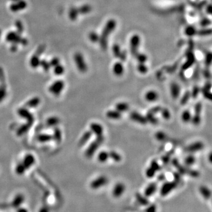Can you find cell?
<instances>
[{
    "label": "cell",
    "instance_id": "obj_34",
    "mask_svg": "<svg viewBox=\"0 0 212 212\" xmlns=\"http://www.w3.org/2000/svg\"><path fill=\"white\" fill-rule=\"evenodd\" d=\"M196 162V158L193 155H189L184 159V163L187 166H192Z\"/></svg>",
    "mask_w": 212,
    "mask_h": 212
},
{
    "label": "cell",
    "instance_id": "obj_44",
    "mask_svg": "<svg viewBox=\"0 0 212 212\" xmlns=\"http://www.w3.org/2000/svg\"><path fill=\"white\" fill-rule=\"evenodd\" d=\"M137 70L141 74H146L148 71L147 66L144 63H139L137 66Z\"/></svg>",
    "mask_w": 212,
    "mask_h": 212
},
{
    "label": "cell",
    "instance_id": "obj_6",
    "mask_svg": "<svg viewBox=\"0 0 212 212\" xmlns=\"http://www.w3.org/2000/svg\"><path fill=\"white\" fill-rule=\"evenodd\" d=\"M18 114L23 118L27 120V122L33 124L34 122V117L26 108H20L17 111Z\"/></svg>",
    "mask_w": 212,
    "mask_h": 212
},
{
    "label": "cell",
    "instance_id": "obj_41",
    "mask_svg": "<svg viewBox=\"0 0 212 212\" xmlns=\"http://www.w3.org/2000/svg\"><path fill=\"white\" fill-rule=\"evenodd\" d=\"M135 57L136 58V59L140 63H144L147 60V57L146 55H144L143 54H140L139 52Z\"/></svg>",
    "mask_w": 212,
    "mask_h": 212
},
{
    "label": "cell",
    "instance_id": "obj_46",
    "mask_svg": "<svg viewBox=\"0 0 212 212\" xmlns=\"http://www.w3.org/2000/svg\"><path fill=\"white\" fill-rule=\"evenodd\" d=\"M151 168H153L156 172L157 171H159L161 169V167L159 165V164L157 163V161H155L154 160H152L150 163V166Z\"/></svg>",
    "mask_w": 212,
    "mask_h": 212
},
{
    "label": "cell",
    "instance_id": "obj_52",
    "mask_svg": "<svg viewBox=\"0 0 212 212\" xmlns=\"http://www.w3.org/2000/svg\"><path fill=\"white\" fill-rule=\"evenodd\" d=\"M89 38L93 42H97L99 41L100 37L97 34L96 32H91L90 35H89Z\"/></svg>",
    "mask_w": 212,
    "mask_h": 212
},
{
    "label": "cell",
    "instance_id": "obj_27",
    "mask_svg": "<svg viewBox=\"0 0 212 212\" xmlns=\"http://www.w3.org/2000/svg\"><path fill=\"white\" fill-rule=\"evenodd\" d=\"M109 158L108 152L106 151H102L98 154L97 159L100 163H105Z\"/></svg>",
    "mask_w": 212,
    "mask_h": 212
},
{
    "label": "cell",
    "instance_id": "obj_24",
    "mask_svg": "<svg viewBox=\"0 0 212 212\" xmlns=\"http://www.w3.org/2000/svg\"><path fill=\"white\" fill-rule=\"evenodd\" d=\"M129 105L127 103L124 102L118 103L116 105V110L120 113L125 112V111H128L129 110Z\"/></svg>",
    "mask_w": 212,
    "mask_h": 212
},
{
    "label": "cell",
    "instance_id": "obj_47",
    "mask_svg": "<svg viewBox=\"0 0 212 212\" xmlns=\"http://www.w3.org/2000/svg\"><path fill=\"white\" fill-rule=\"evenodd\" d=\"M200 191L204 196H205L206 197H208L210 195V191L209 190V189L205 187V186H202L200 188Z\"/></svg>",
    "mask_w": 212,
    "mask_h": 212
},
{
    "label": "cell",
    "instance_id": "obj_8",
    "mask_svg": "<svg viewBox=\"0 0 212 212\" xmlns=\"http://www.w3.org/2000/svg\"><path fill=\"white\" fill-rule=\"evenodd\" d=\"M204 148V144L201 141H196L190 144L186 149L185 151L189 153H195L202 150Z\"/></svg>",
    "mask_w": 212,
    "mask_h": 212
},
{
    "label": "cell",
    "instance_id": "obj_12",
    "mask_svg": "<svg viewBox=\"0 0 212 212\" xmlns=\"http://www.w3.org/2000/svg\"><path fill=\"white\" fill-rule=\"evenodd\" d=\"M170 93L173 99H177L180 93V87L176 83H172L170 85Z\"/></svg>",
    "mask_w": 212,
    "mask_h": 212
},
{
    "label": "cell",
    "instance_id": "obj_29",
    "mask_svg": "<svg viewBox=\"0 0 212 212\" xmlns=\"http://www.w3.org/2000/svg\"><path fill=\"white\" fill-rule=\"evenodd\" d=\"M52 139V136L47 134H41L37 137V140L40 143H47Z\"/></svg>",
    "mask_w": 212,
    "mask_h": 212
},
{
    "label": "cell",
    "instance_id": "obj_26",
    "mask_svg": "<svg viewBox=\"0 0 212 212\" xmlns=\"http://www.w3.org/2000/svg\"><path fill=\"white\" fill-rule=\"evenodd\" d=\"M181 117L182 121L184 122V123H188V122L191 121L192 116L190 111L188 110H186L184 111H183Z\"/></svg>",
    "mask_w": 212,
    "mask_h": 212
},
{
    "label": "cell",
    "instance_id": "obj_48",
    "mask_svg": "<svg viewBox=\"0 0 212 212\" xmlns=\"http://www.w3.org/2000/svg\"><path fill=\"white\" fill-rule=\"evenodd\" d=\"M202 110V104L201 102H198L196 104L195 107V113L196 114H200Z\"/></svg>",
    "mask_w": 212,
    "mask_h": 212
},
{
    "label": "cell",
    "instance_id": "obj_33",
    "mask_svg": "<svg viewBox=\"0 0 212 212\" xmlns=\"http://www.w3.org/2000/svg\"><path fill=\"white\" fill-rule=\"evenodd\" d=\"M191 97V93L189 91H186L184 94H183V96H182L181 100H180V104L182 106H184L186 105L188 102L189 101L190 98Z\"/></svg>",
    "mask_w": 212,
    "mask_h": 212
},
{
    "label": "cell",
    "instance_id": "obj_51",
    "mask_svg": "<svg viewBox=\"0 0 212 212\" xmlns=\"http://www.w3.org/2000/svg\"><path fill=\"white\" fill-rule=\"evenodd\" d=\"M162 108L160 106H155V107H153L151 108H150L148 112L150 113H151L153 114H157V113L160 112Z\"/></svg>",
    "mask_w": 212,
    "mask_h": 212
},
{
    "label": "cell",
    "instance_id": "obj_21",
    "mask_svg": "<svg viewBox=\"0 0 212 212\" xmlns=\"http://www.w3.org/2000/svg\"><path fill=\"white\" fill-rule=\"evenodd\" d=\"M40 102L41 100L39 97H34L31 98L26 102V106L29 108H34L37 107L40 104Z\"/></svg>",
    "mask_w": 212,
    "mask_h": 212
},
{
    "label": "cell",
    "instance_id": "obj_62",
    "mask_svg": "<svg viewBox=\"0 0 212 212\" xmlns=\"http://www.w3.org/2000/svg\"><path fill=\"white\" fill-rule=\"evenodd\" d=\"M0 36H1V31H0Z\"/></svg>",
    "mask_w": 212,
    "mask_h": 212
},
{
    "label": "cell",
    "instance_id": "obj_57",
    "mask_svg": "<svg viewBox=\"0 0 212 212\" xmlns=\"http://www.w3.org/2000/svg\"><path fill=\"white\" fill-rule=\"evenodd\" d=\"M50 64L51 66H52V67L56 66L57 65L59 64V60L58 59H54L51 61V63Z\"/></svg>",
    "mask_w": 212,
    "mask_h": 212
},
{
    "label": "cell",
    "instance_id": "obj_2",
    "mask_svg": "<svg viewBox=\"0 0 212 212\" xmlns=\"http://www.w3.org/2000/svg\"><path fill=\"white\" fill-rule=\"evenodd\" d=\"M104 137L103 136V135L97 136L95 140H94L87 149L85 152V155L86 157L87 158H92L96 153L100 145L104 142Z\"/></svg>",
    "mask_w": 212,
    "mask_h": 212
},
{
    "label": "cell",
    "instance_id": "obj_55",
    "mask_svg": "<svg viewBox=\"0 0 212 212\" xmlns=\"http://www.w3.org/2000/svg\"><path fill=\"white\" fill-rule=\"evenodd\" d=\"M40 65H42V67L44 69V70L46 71H48L50 68V64L46 62V61H43L42 62L40 63Z\"/></svg>",
    "mask_w": 212,
    "mask_h": 212
},
{
    "label": "cell",
    "instance_id": "obj_15",
    "mask_svg": "<svg viewBox=\"0 0 212 212\" xmlns=\"http://www.w3.org/2000/svg\"><path fill=\"white\" fill-rule=\"evenodd\" d=\"M159 97V94L154 90H150L145 94V99L149 102H154L157 101Z\"/></svg>",
    "mask_w": 212,
    "mask_h": 212
},
{
    "label": "cell",
    "instance_id": "obj_43",
    "mask_svg": "<svg viewBox=\"0 0 212 212\" xmlns=\"http://www.w3.org/2000/svg\"><path fill=\"white\" fill-rule=\"evenodd\" d=\"M200 90H201V89H200V88L199 86L195 85L193 88L192 92H190V93H191V97H193V98H196L198 97V96H199V93L200 92Z\"/></svg>",
    "mask_w": 212,
    "mask_h": 212
},
{
    "label": "cell",
    "instance_id": "obj_23",
    "mask_svg": "<svg viewBox=\"0 0 212 212\" xmlns=\"http://www.w3.org/2000/svg\"><path fill=\"white\" fill-rule=\"evenodd\" d=\"M60 120L58 117L51 116L46 120V124L48 127H55L60 123Z\"/></svg>",
    "mask_w": 212,
    "mask_h": 212
},
{
    "label": "cell",
    "instance_id": "obj_9",
    "mask_svg": "<svg viewBox=\"0 0 212 212\" xmlns=\"http://www.w3.org/2000/svg\"><path fill=\"white\" fill-rule=\"evenodd\" d=\"M108 182L107 178L104 176H100L96 179L93 180L91 184V186L94 189H97L98 188L101 187L103 186H105Z\"/></svg>",
    "mask_w": 212,
    "mask_h": 212
},
{
    "label": "cell",
    "instance_id": "obj_32",
    "mask_svg": "<svg viewBox=\"0 0 212 212\" xmlns=\"http://www.w3.org/2000/svg\"><path fill=\"white\" fill-rule=\"evenodd\" d=\"M147 122H150L151 125H157L159 122V120L157 119V118H156L154 116V114H153L151 113H150L149 112H147V114H146V117Z\"/></svg>",
    "mask_w": 212,
    "mask_h": 212
},
{
    "label": "cell",
    "instance_id": "obj_35",
    "mask_svg": "<svg viewBox=\"0 0 212 212\" xmlns=\"http://www.w3.org/2000/svg\"><path fill=\"white\" fill-rule=\"evenodd\" d=\"M167 135L163 131H157V133H156L155 134V139H157V140L159 141H165L167 139Z\"/></svg>",
    "mask_w": 212,
    "mask_h": 212
},
{
    "label": "cell",
    "instance_id": "obj_60",
    "mask_svg": "<svg viewBox=\"0 0 212 212\" xmlns=\"http://www.w3.org/2000/svg\"><path fill=\"white\" fill-rule=\"evenodd\" d=\"M174 177L176 178V180H179L180 179V174L177 173H174Z\"/></svg>",
    "mask_w": 212,
    "mask_h": 212
},
{
    "label": "cell",
    "instance_id": "obj_61",
    "mask_svg": "<svg viewBox=\"0 0 212 212\" xmlns=\"http://www.w3.org/2000/svg\"><path fill=\"white\" fill-rule=\"evenodd\" d=\"M211 156H212V155H211V154L210 153V155H209V160H210V162H211Z\"/></svg>",
    "mask_w": 212,
    "mask_h": 212
},
{
    "label": "cell",
    "instance_id": "obj_36",
    "mask_svg": "<svg viewBox=\"0 0 212 212\" xmlns=\"http://www.w3.org/2000/svg\"><path fill=\"white\" fill-rule=\"evenodd\" d=\"M40 60L38 57L34 56L30 60V64L32 68H37L40 65Z\"/></svg>",
    "mask_w": 212,
    "mask_h": 212
},
{
    "label": "cell",
    "instance_id": "obj_56",
    "mask_svg": "<svg viewBox=\"0 0 212 212\" xmlns=\"http://www.w3.org/2000/svg\"><path fill=\"white\" fill-rule=\"evenodd\" d=\"M0 82L1 83H5V78L4 75L3 70L0 68Z\"/></svg>",
    "mask_w": 212,
    "mask_h": 212
},
{
    "label": "cell",
    "instance_id": "obj_3",
    "mask_svg": "<svg viewBox=\"0 0 212 212\" xmlns=\"http://www.w3.org/2000/svg\"><path fill=\"white\" fill-rule=\"evenodd\" d=\"M74 61L77 69H79V70L81 73H84L87 72L88 70V67L81 54L77 53L74 55Z\"/></svg>",
    "mask_w": 212,
    "mask_h": 212
},
{
    "label": "cell",
    "instance_id": "obj_19",
    "mask_svg": "<svg viewBox=\"0 0 212 212\" xmlns=\"http://www.w3.org/2000/svg\"><path fill=\"white\" fill-rule=\"evenodd\" d=\"M113 51L114 55L116 58H119L121 60H125L126 59V54L125 52H121V51L120 50V47L118 45L115 44V45L113 47Z\"/></svg>",
    "mask_w": 212,
    "mask_h": 212
},
{
    "label": "cell",
    "instance_id": "obj_11",
    "mask_svg": "<svg viewBox=\"0 0 212 212\" xmlns=\"http://www.w3.org/2000/svg\"><path fill=\"white\" fill-rule=\"evenodd\" d=\"M90 130L92 133H94L96 136L103 135V127L100 124L97 123V122H93L90 125Z\"/></svg>",
    "mask_w": 212,
    "mask_h": 212
},
{
    "label": "cell",
    "instance_id": "obj_20",
    "mask_svg": "<svg viewBox=\"0 0 212 212\" xmlns=\"http://www.w3.org/2000/svg\"><path fill=\"white\" fill-rule=\"evenodd\" d=\"M107 118L112 120H119L121 118V113L117 110H109L106 113Z\"/></svg>",
    "mask_w": 212,
    "mask_h": 212
},
{
    "label": "cell",
    "instance_id": "obj_13",
    "mask_svg": "<svg viewBox=\"0 0 212 212\" xmlns=\"http://www.w3.org/2000/svg\"><path fill=\"white\" fill-rule=\"evenodd\" d=\"M176 184H177L176 182H167L164 183L162 187V194L163 195L168 194V193L171 192L174 188L176 187Z\"/></svg>",
    "mask_w": 212,
    "mask_h": 212
},
{
    "label": "cell",
    "instance_id": "obj_50",
    "mask_svg": "<svg viewBox=\"0 0 212 212\" xmlns=\"http://www.w3.org/2000/svg\"><path fill=\"white\" fill-rule=\"evenodd\" d=\"M200 92H202L203 96L207 100H211V93L210 92V90H204V89L202 88L200 90Z\"/></svg>",
    "mask_w": 212,
    "mask_h": 212
},
{
    "label": "cell",
    "instance_id": "obj_18",
    "mask_svg": "<svg viewBox=\"0 0 212 212\" xmlns=\"http://www.w3.org/2000/svg\"><path fill=\"white\" fill-rule=\"evenodd\" d=\"M124 70L125 69L123 65L121 63L117 62L114 64L113 67V71L116 76H121L124 73Z\"/></svg>",
    "mask_w": 212,
    "mask_h": 212
},
{
    "label": "cell",
    "instance_id": "obj_54",
    "mask_svg": "<svg viewBox=\"0 0 212 212\" xmlns=\"http://www.w3.org/2000/svg\"><path fill=\"white\" fill-rule=\"evenodd\" d=\"M186 33L187 36H192L193 35L195 34V29L193 27H189L188 28H187V29L186 30Z\"/></svg>",
    "mask_w": 212,
    "mask_h": 212
},
{
    "label": "cell",
    "instance_id": "obj_5",
    "mask_svg": "<svg viewBox=\"0 0 212 212\" xmlns=\"http://www.w3.org/2000/svg\"><path fill=\"white\" fill-rule=\"evenodd\" d=\"M140 43V38L138 35H134L130 40V51L131 53L135 56L139 52L138 49Z\"/></svg>",
    "mask_w": 212,
    "mask_h": 212
},
{
    "label": "cell",
    "instance_id": "obj_10",
    "mask_svg": "<svg viewBox=\"0 0 212 212\" xmlns=\"http://www.w3.org/2000/svg\"><path fill=\"white\" fill-rule=\"evenodd\" d=\"M36 162V159L34 155L32 154H27L23 159V163L24 166L26 167V169L30 168L31 166L34 164Z\"/></svg>",
    "mask_w": 212,
    "mask_h": 212
},
{
    "label": "cell",
    "instance_id": "obj_22",
    "mask_svg": "<svg viewBox=\"0 0 212 212\" xmlns=\"http://www.w3.org/2000/svg\"><path fill=\"white\" fill-rule=\"evenodd\" d=\"M31 126H32V124L29 123V122H27V123L21 125L17 130V135L19 136H23L28 131V130L30 129Z\"/></svg>",
    "mask_w": 212,
    "mask_h": 212
},
{
    "label": "cell",
    "instance_id": "obj_17",
    "mask_svg": "<svg viewBox=\"0 0 212 212\" xmlns=\"http://www.w3.org/2000/svg\"><path fill=\"white\" fill-rule=\"evenodd\" d=\"M92 132L91 131H86L81 137V139L79 140V146L82 147L90 139L92 136Z\"/></svg>",
    "mask_w": 212,
    "mask_h": 212
},
{
    "label": "cell",
    "instance_id": "obj_39",
    "mask_svg": "<svg viewBox=\"0 0 212 212\" xmlns=\"http://www.w3.org/2000/svg\"><path fill=\"white\" fill-rule=\"evenodd\" d=\"M195 62V58L194 56L192 55V56H190L188 58V60L187 61V62L183 65L182 69L183 70H186L187 69H188L189 67L192 65V64L194 63Z\"/></svg>",
    "mask_w": 212,
    "mask_h": 212
},
{
    "label": "cell",
    "instance_id": "obj_38",
    "mask_svg": "<svg viewBox=\"0 0 212 212\" xmlns=\"http://www.w3.org/2000/svg\"><path fill=\"white\" fill-rule=\"evenodd\" d=\"M161 114L162 117H163L164 119L165 120H169L171 117V113L170 112V111L166 108H162L161 111Z\"/></svg>",
    "mask_w": 212,
    "mask_h": 212
},
{
    "label": "cell",
    "instance_id": "obj_59",
    "mask_svg": "<svg viewBox=\"0 0 212 212\" xmlns=\"http://www.w3.org/2000/svg\"><path fill=\"white\" fill-rule=\"evenodd\" d=\"M204 76L205 77V78L206 79H210V73L208 70H205L204 71Z\"/></svg>",
    "mask_w": 212,
    "mask_h": 212
},
{
    "label": "cell",
    "instance_id": "obj_45",
    "mask_svg": "<svg viewBox=\"0 0 212 212\" xmlns=\"http://www.w3.org/2000/svg\"><path fill=\"white\" fill-rule=\"evenodd\" d=\"M191 121L192 122V123L195 126H198V125H199L200 123V122H201L200 114H195V115L193 116V117H192Z\"/></svg>",
    "mask_w": 212,
    "mask_h": 212
},
{
    "label": "cell",
    "instance_id": "obj_42",
    "mask_svg": "<svg viewBox=\"0 0 212 212\" xmlns=\"http://www.w3.org/2000/svg\"><path fill=\"white\" fill-rule=\"evenodd\" d=\"M174 153V150H172L171 151H170L169 153H167L165 155L163 156L162 157V161L164 164H167L170 160V156L172 154H173Z\"/></svg>",
    "mask_w": 212,
    "mask_h": 212
},
{
    "label": "cell",
    "instance_id": "obj_14",
    "mask_svg": "<svg viewBox=\"0 0 212 212\" xmlns=\"http://www.w3.org/2000/svg\"><path fill=\"white\" fill-rule=\"evenodd\" d=\"M172 164L176 167V168L178 170V172H179L180 174H186V173L188 174V173L190 169H188L186 168V167L183 166L179 162H178V161L177 159L174 158L172 160Z\"/></svg>",
    "mask_w": 212,
    "mask_h": 212
},
{
    "label": "cell",
    "instance_id": "obj_58",
    "mask_svg": "<svg viewBox=\"0 0 212 212\" xmlns=\"http://www.w3.org/2000/svg\"><path fill=\"white\" fill-rule=\"evenodd\" d=\"M211 54H209L206 57V64L209 65L211 64Z\"/></svg>",
    "mask_w": 212,
    "mask_h": 212
},
{
    "label": "cell",
    "instance_id": "obj_37",
    "mask_svg": "<svg viewBox=\"0 0 212 212\" xmlns=\"http://www.w3.org/2000/svg\"><path fill=\"white\" fill-rule=\"evenodd\" d=\"M26 170L27 169L26 168V167L24 166V165L22 162L18 163L17 166H16V168H15V171L18 174H22L24 173Z\"/></svg>",
    "mask_w": 212,
    "mask_h": 212
},
{
    "label": "cell",
    "instance_id": "obj_16",
    "mask_svg": "<svg viewBox=\"0 0 212 212\" xmlns=\"http://www.w3.org/2000/svg\"><path fill=\"white\" fill-rule=\"evenodd\" d=\"M125 188L126 187L124 184L118 183L114 186L113 190V194L116 197H119L124 193Z\"/></svg>",
    "mask_w": 212,
    "mask_h": 212
},
{
    "label": "cell",
    "instance_id": "obj_40",
    "mask_svg": "<svg viewBox=\"0 0 212 212\" xmlns=\"http://www.w3.org/2000/svg\"><path fill=\"white\" fill-rule=\"evenodd\" d=\"M54 73L57 75H61L64 73V67L61 65L58 64L56 66L54 67Z\"/></svg>",
    "mask_w": 212,
    "mask_h": 212
},
{
    "label": "cell",
    "instance_id": "obj_30",
    "mask_svg": "<svg viewBox=\"0 0 212 212\" xmlns=\"http://www.w3.org/2000/svg\"><path fill=\"white\" fill-rule=\"evenodd\" d=\"M52 139H54L57 143L61 142V141L62 140V133L60 129L57 127H55L54 129Z\"/></svg>",
    "mask_w": 212,
    "mask_h": 212
},
{
    "label": "cell",
    "instance_id": "obj_4",
    "mask_svg": "<svg viewBox=\"0 0 212 212\" xmlns=\"http://www.w3.org/2000/svg\"><path fill=\"white\" fill-rule=\"evenodd\" d=\"M65 84L62 80H57L54 82L49 87V92L55 96H59L63 92Z\"/></svg>",
    "mask_w": 212,
    "mask_h": 212
},
{
    "label": "cell",
    "instance_id": "obj_31",
    "mask_svg": "<svg viewBox=\"0 0 212 212\" xmlns=\"http://www.w3.org/2000/svg\"><path fill=\"white\" fill-rule=\"evenodd\" d=\"M109 158L113 160L116 162H120L121 160V155L115 151H111L108 152Z\"/></svg>",
    "mask_w": 212,
    "mask_h": 212
},
{
    "label": "cell",
    "instance_id": "obj_53",
    "mask_svg": "<svg viewBox=\"0 0 212 212\" xmlns=\"http://www.w3.org/2000/svg\"><path fill=\"white\" fill-rule=\"evenodd\" d=\"M91 9H92V8H91L90 6L85 5H84V6L81 7V9H80V12L83 14H86V13H88L90 12L91 11Z\"/></svg>",
    "mask_w": 212,
    "mask_h": 212
},
{
    "label": "cell",
    "instance_id": "obj_1",
    "mask_svg": "<svg viewBox=\"0 0 212 212\" xmlns=\"http://www.w3.org/2000/svg\"><path fill=\"white\" fill-rule=\"evenodd\" d=\"M116 25V21L114 20L111 19L107 22L102 31V35L100 36L99 38L100 46H101L102 49L106 50L107 48L108 37L111 34V33L115 30Z\"/></svg>",
    "mask_w": 212,
    "mask_h": 212
},
{
    "label": "cell",
    "instance_id": "obj_7",
    "mask_svg": "<svg viewBox=\"0 0 212 212\" xmlns=\"http://www.w3.org/2000/svg\"><path fill=\"white\" fill-rule=\"evenodd\" d=\"M130 118L131 120L142 125H146L147 123V121L146 117L140 114L139 113L137 112V111H132V112H131L130 114Z\"/></svg>",
    "mask_w": 212,
    "mask_h": 212
},
{
    "label": "cell",
    "instance_id": "obj_28",
    "mask_svg": "<svg viewBox=\"0 0 212 212\" xmlns=\"http://www.w3.org/2000/svg\"><path fill=\"white\" fill-rule=\"evenodd\" d=\"M7 87L5 83L0 84V103L2 102L7 96Z\"/></svg>",
    "mask_w": 212,
    "mask_h": 212
},
{
    "label": "cell",
    "instance_id": "obj_49",
    "mask_svg": "<svg viewBox=\"0 0 212 212\" xmlns=\"http://www.w3.org/2000/svg\"><path fill=\"white\" fill-rule=\"evenodd\" d=\"M155 173L156 172L153 168H151V167H149L146 171V175L147 177L151 178L154 176Z\"/></svg>",
    "mask_w": 212,
    "mask_h": 212
},
{
    "label": "cell",
    "instance_id": "obj_25",
    "mask_svg": "<svg viewBox=\"0 0 212 212\" xmlns=\"http://www.w3.org/2000/svg\"><path fill=\"white\" fill-rule=\"evenodd\" d=\"M157 188V184L155 183H150L145 190V195L146 196H151L152 195L154 192L156 190Z\"/></svg>",
    "mask_w": 212,
    "mask_h": 212
}]
</instances>
